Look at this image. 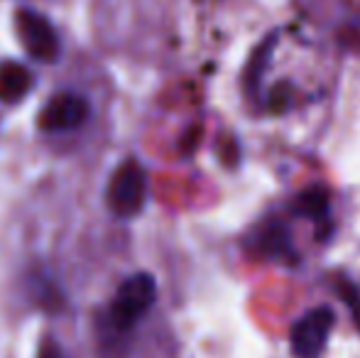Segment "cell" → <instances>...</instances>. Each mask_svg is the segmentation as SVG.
Listing matches in <instances>:
<instances>
[{
    "mask_svg": "<svg viewBox=\"0 0 360 358\" xmlns=\"http://www.w3.org/2000/svg\"><path fill=\"white\" fill-rule=\"evenodd\" d=\"M157 300V282L150 272H135L120 282L118 292L110 305V321L115 329H133L152 309Z\"/></svg>",
    "mask_w": 360,
    "mask_h": 358,
    "instance_id": "cell-1",
    "label": "cell"
},
{
    "mask_svg": "<svg viewBox=\"0 0 360 358\" xmlns=\"http://www.w3.org/2000/svg\"><path fill=\"white\" fill-rule=\"evenodd\" d=\"M147 199V177L140 162L128 160L115 170L108 184V206L120 219H133L143 211Z\"/></svg>",
    "mask_w": 360,
    "mask_h": 358,
    "instance_id": "cell-2",
    "label": "cell"
},
{
    "mask_svg": "<svg viewBox=\"0 0 360 358\" xmlns=\"http://www.w3.org/2000/svg\"><path fill=\"white\" fill-rule=\"evenodd\" d=\"M15 27H18L20 42L25 44L30 57L39 62H57L59 57V37L54 32L52 23L44 15L34 10H18L15 15Z\"/></svg>",
    "mask_w": 360,
    "mask_h": 358,
    "instance_id": "cell-3",
    "label": "cell"
},
{
    "mask_svg": "<svg viewBox=\"0 0 360 358\" xmlns=\"http://www.w3.org/2000/svg\"><path fill=\"white\" fill-rule=\"evenodd\" d=\"M333 309L328 307H314L309 309L297 324L292 326V351L299 358H316L326 346V339L333 329Z\"/></svg>",
    "mask_w": 360,
    "mask_h": 358,
    "instance_id": "cell-4",
    "label": "cell"
},
{
    "mask_svg": "<svg viewBox=\"0 0 360 358\" xmlns=\"http://www.w3.org/2000/svg\"><path fill=\"white\" fill-rule=\"evenodd\" d=\"M89 118V103L84 96L76 94H59L44 106L39 113V128L47 133H57V130H74L79 128L84 120Z\"/></svg>",
    "mask_w": 360,
    "mask_h": 358,
    "instance_id": "cell-5",
    "label": "cell"
},
{
    "mask_svg": "<svg viewBox=\"0 0 360 358\" xmlns=\"http://www.w3.org/2000/svg\"><path fill=\"white\" fill-rule=\"evenodd\" d=\"M30 89H32V74L27 67L18 62L0 64V101L3 103H18L30 94Z\"/></svg>",
    "mask_w": 360,
    "mask_h": 358,
    "instance_id": "cell-6",
    "label": "cell"
},
{
    "mask_svg": "<svg viewBox=\"0 0 360 358\" xmlns=\"http://www.w3.org/2000/svg\"><path fill=\"white\" fill-rule=\"evenodd\" d=\"M294 211L299 216H309L314 221H323L328 214V194L321 186H311V189L302 191L294 199Z\"/></svg>",
    "mask_w": 360,
    "mask_h": 358,
    "instance_id": "cell-7",
    "label": "cell"
},
{
    "mask_svg": "<svg viewBox=\"0 0 360 358\" xmlns=\"http://www.w3.org/2000/svg\"><path fill=\"white\" fill-rule=\"evenodd\" d=\"M275 42H277V37H275V34H270V39H265V42L260 44V49H255V54L250 57V62H248L245 84H248V89H250V94H255V91H257V84H260V77H262V69H265L267 59H270Z\"/></svg>",
    "mask_w": 360,
    "mask_h": 358,
    "instance_id": "cell-8",
    "label": "cell"
},
{
    "mask_svg": "<svg viewBox=\"0 0 360 358\" xmlns=\"http://www.w3.org/2000/svg\"><path fill=\"white\" fill-rule=\"evenodd\" d=\"M262 250H265L267 255H285L289 250V236L285 234V229L282 226H270V229L265 231V236H262L260 241Z\"/></svg>",
    "mask_w": 360,
    "mask_h": 358,
    "instance_id": "cell-9",
    "label": "cell"
},
{
    "mask_svg": "<svg viewBox=\"0 0 360 358\" xmlns=\"http://www.w3.org/2000/svg\"><path fill=\"white\" fill-rule=\"evenodd\" d=\"M42 358H62V356H59L54 349H47V351H44V354H42Z\"/></svg>",
    "mask_w": 360,
    "mask_h": 358,
    "instance_id": "cell-10",
    "label": "cell"
}]
</instances>
